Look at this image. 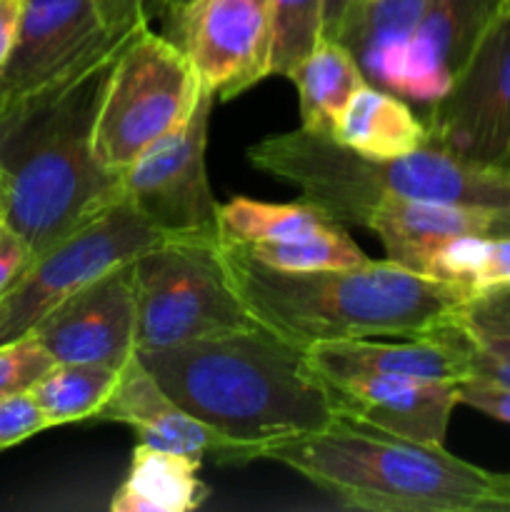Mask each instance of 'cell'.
<instances>
[{
    "instance_id": "603a6c76",
    "label": "cell",
    "mask_w": 510,
    "mask_h": 512,
    "mask_svg": "<svg viewBox=\"0 0 510 512\" xmlns=\"http://www.w3.org/2000/svg\"><path fill=\"white\" fill-rule=\"evenodd\" d=\"M335 220L310 200L298 203H260L250 198H233L220 205L218 233L223 243L253 245L270 240L300 238L330 228Z\"/></svg>"
},
{
    "instance_id": "4316f807",
    "label": "cell",
    "mask_w": 510,
    "mask_h": 512,
    "mask_svg": "<svg viewBox=\"0 0 510 512\" xmlns=\"http://www.w3.org/2000/svg\"><path fill=\"white\" fill-rule=\"evenodd\" d=\"M450 323L473 348L510 360V283L468 295L450 313Z\"/></svg>"
},
{
    "instance_id": "484cf974",
    "label": "cell",
    "mask_w": 510,
    "mask_h": 512,
    "mask_svg": "<svg viewBox=\"0 0 510 512\" xmlns=\"http://www.w3.org/2000/svg\"><path fill=\"white\" fill-rule=\"evenodd\" d=\"M433 3L435 0H355L338 33V43L360 63L370 50L403 40Z\"/></svg>"
},
{
    "instance_id": "6da1fadb",
    "label": "cell",
    "mask_w": 510,
    "mask_h": 512,
    "mask_svg": "<svg viewBox=\"0 0 510 512\" xmlns=\"http://www.w3.org/2000/svg\"><path fill=\"white\" fill-rule=\"evenodd\" d=\"M160 388L225 445L228 463L325 428L338 415L333 390L308 353L265 328L140 350Z\"/></svg>"
},
{
    "instance_id": "7c38bea8",
    "label": "cell",
    "mask_w": 510,
    "mask_h": 512,
    "mask_svg": "<svg viewBox=\"0 0 510 512\" xmlns=\"http://www.w3.org/2000/svg\"><path fill=\"white\" fill-rule=\"evenodd\" d=\"M503 5L505 0H435L403 40L370 50L360 68L390 93L435 103L458 78Z\"/></svg>"
},
{
    "instance_id": "836d02e7",
    "label": "cell",
    "mask_w": 510,
    "mask_h": 512,
    "mask_svg": "<svg viewBox=\"0 0 510 512\" xmlns=\"http://www.w3.org/2000/svg\"><path fill=\"white\" fill-rule=\"evenodd\" d=\"M25 0H0V70L10 60L23 23Z\"/></svg>"
},
{
    "instance_id": "8fae6325",
    "label": "cell",
    "mask_w": 510,
    "mask_h": 512,
    "mask_svg": "<svg viewBox=\"0 0 510 512\" xmlns=\"http://www.w3.org/2000/svg\"><path fill=\"white\" fill-rule=\"evenodd\" d=\"M215 95L203 88L188 123L123 170V198L168 238H220L205 168Z\"/></svg>"
},
{
    "instance_id": "cb8c5ba5",
    "label": "cell",
    "mask_w": 510,
    "mask_h": 512,
    "mask_svg": "<svg viewBox=\"0 0 510 512\" xmlns=\"http://www.w3.org/2000/svg\"><path fill=\"white\" fill-rule=\"evenodd\" d=\"M123 370L98 363H55L30 395L48 418L50 428L75 420L95 418L105 400L113 395Z\"/></svg>"
},
{
    "instance_id": "d4e9b609",
    "label": "cell",
    "mask_w": 510,
    "mask_h": 512,
    "mask_svg": "<svg viewBox=\"0 0 510 512\" xmlns=\"http://www.w3.org/2000/svg\"><path fill=\"white\" fill-rule=\"evenodd\" d=\"M238 248H243L258 263L275 270H288V273L355 268V265H363L370 260L340 223L318 230V233L300 235V238L238 245Z\"/></svg>"
},
{
    "instance_id": "4fadbf2b",
    "label": "cell",
    "mask_w": 510,
    "mask_h": 512,
    "mask_svg": "<svg viewBox=\"0 0 510 512\" xmlns=\"http://www.w3.org/2000/svg\"><path fill=\"white\" fill-rule=\"evenodd\" d=\"M215 100H233L270 75L273 0H193L165 23Z\"/></svg>"
},
{
    "instance_id": "5bb4252c",
    "label": "cell",
    "mask_w": 510,
    "mask_h": 512,
    "mask_svg": "<svg viewBox=\"0 0 510 512\" xmlns=\"http://www.w3.org/2000/svg\"><path fill=\"white\" fill-rule=\"evenodd\" d=\"M133 263L103 275L55 305L30 333L55 363H98L123 370L135 358Z\"/></svg>"
},
{
    "instance_id": "277c9868",
    "label": "cell",
    "mask_w": 510,
    "mask_h": 512,
    "mask_svg": "<svg viewBox=\"0 0 510 512\" xmlns=\"http://www.w3.org/2000/svg\"><path fill=\"white\" fill-rule=\"evenodd\" d=\"M303 475L343 508L370 512H495L500 473L335 415L325 428L260 453Z\"/></svg>"
},
{
    "instance_id": "f1b7e54d",
    "label": "cell",
    "mask_w": 510,
    "mask_h": 512,
    "mask_svg": "<svg viewBox=\"0 0 510 512\" xmlns=\"http://www.w3.org/2000/svg\"><path fill=\"white\" fill-rule=\"evenodd\" d=\"M53 365L55 358L35 338V333L0 343V400L28 393Z\"/></svg>"
},
{
    "instance_id": "2e32d148",
    "label": "cell",
    "mask_w": 510,
    "mask_h": 512,
    "mask_svg": "<svg viewBox=\"0 0 510 512\" xmlns=\"http://www.w3.org/2000/svg\"><path fill=\"white\" fill-rule=\"evenodd\" d=\"M325 383L355 375H410L425 380H458L470 375V345L453 323L423 338L328 340L305 350Z\"/></svg>"
},
{
    "instance_id": "44dd1931",
    "label": "cell",
    "mask_w": 510,
    "mask_h": 512,
    "mask_svg": "<svg viewBox=\"0 0 510 512\" xmlns=\"http://www.w3.org/2000/svg\"><path fill=\"white\" fill-rule=\"evenodd\" d=\"M333 138L365 158H400L428 145V128L380 85L365 83L345 105Z\"/></svg>"
},
{
    "instance_id": "5b68a950",
    "label": "cell",
    "mask_w": 510,
    "mask_h": 512,
    "mask_svg": "<svg viewBox=\"0 0 510 512\" xmlns=\"http://www.w3.org/2000/svg\"><path fill=\"white\" fill-rule=\"evenodd\" d=\"M248 160L295 185L340 225H365L373 205L388 195L510 213L508 173L480 168L433 145L400 158H365L300 125L250 145Z\"/></svg>"
},
{
    "instance_id": "ffe728a7",
    "label": "cell",
    "mask_w": 510,
    "mask_h": 512,
    "mask_svg": "<svg viewBox=\"0 0 510 512\" xmlns=\"http://www.w3.org/2000/svg\"><path fill=\"white\" fill-rule=\"evenodd\" d=\"M363 228L373 230L388 250L448 235H510V213L388 195L373 205Z\"/></svg>"
},
{
    "instance_id": "9c48e42d",
    "label": "cell",
    "mask_w": 510,
    "mask_h": 512,
    "mask_svg": "<svg viewBox=\"0 0 510 512\" xmlns=\"http://www.w3.org/2000/svg\"><path fill=\"white\" fill-rule=\"evenodd\" d=\"M423 123L433 148L510 175V0Z\"/></svg>"
},
{
    "instance_id": "ac0fdd59",
    "label": "cell",
    "mask_w": 510,
    "mask_h": 512,
    "mask_svg": "<svg viewBox=\"0 0 510 512\" xmlns=\"http://www.w3.org/2000/svg\"><path fill=\"white\" fill-rule=\"evenodd\" d=\"M403 268L473 295L510 283V235H448L385 250Z\"/></svg>"
},
{
    "instance_id": "74e56055",
    "label": "cell",
    "mask_w": 510,
    "mask_h": 512,
    "mask_svg": "<svg viewBox=\"0 0 510 512\" xmlns=\"http://www.w3.org/2000/svg\"><path fill=\"white\" fill-rule=\"evenodd\" d=\"M495 512H510V473H500V490Z\"/></svg>"
},
{
    "instance_id": "8d00e7d4",
    "label": "cell",
    "mask_w": 510,
    "mask_h": 512,
    "mask_svg": "<svg viewBox=\"0 0 510 512\" xmlns=\"http://www.w3.org/2000/svg\"><path fill=\"white\" fill-rule=\"evenodd\" d=\"M190 3H193V0H158V10H155V15H160L165 23H170V20H173L180 10L188 8Z\"/></svg>"
},
{
    "instance_id": "7a4b0ae2",
    "label": "cell",
    "mask_w": 510,
    "mask_h": 512,
    "mask_svg": "<svg viewBox=\"0 0 510 512\" xmlns=\"http://www.w3.org/2000/svg\"><path fill=\"white\" fill-rule=\"evenodd\" d=\"M220 258L255 323L303 350L328 340L423 338L468 298L463 288L423 278L390 258L288 273L223 240Z\"/></svg>"
},
{
    "instance_id": "d590c367",
    "label": "cell",
    "mask_w": 510,
    "mask_h": 512,
    "mask_svg": "<svg viewBox=\"0 0 510 512\" xmlns=\"http://www.w3.org/2000/svg\"><path fill=\"white\" fill-rule=\"evenodd\" d=\"M353 5L355 0H323V38L320 40H338L340 28Z\"/></svg>"
},
{
    "instance_id": "f35d334b",
    "label": "cell",
    "mask_w": 510,
    "mask_h": 512,
    "mask_svg": "<svg viewBox=\"0 0 510 512\" xmlns=\"http://www.w3.org/2000/svg\"><path fill=\"white\" fill-rule=\"evenodd\" d=\"M8 200H10V178L5 173V168L0 165V223H5V215H8Z\"/></svg>"
},
{
    "instance_id": "f546056e",
    "label": "cell",
    "mask_w": 510,
    "mask_h": 512,
    "mask_svg": "<svg viewBox=\"0 0 510 512\" xmlns=\"http://www.w3.org/2000/svg\"><path fill=\"white\" fill-rule=\"evenodd\" d=\"M48 428V418L35 403L30 390L0 400V450L13 448V445L23 443V440L33 438Z\"/></svg>"
},
{
    "instance_id": "4dcf8cb0",
    "label": "cell",
    "mask_w": 510,
    "mask_h": 512,
    "mask_svg": "<svg viewBox=\"0 0 510 512\" xmlns=\"http://www.w3.org/2000/svg\"><path fill=\"white\" fill-rule=\"evenodd\" d=\"M458 400L460 405H468L488 418L510 425V385L470 375L458 380Z\"/></svg>"
},
{
    "instance_id": "3957f363",
    "label": "cell",
    "mask_w": 510,
    "mask_h": 512,
    "mask_svg": "<svg viewBox=\"0 0 510 512\" xmlns=\"http://www.w3.org/2000/svg\"><path fill=\"white\" fill-rule=\"evenodd\" d=\"M123 40L68 85L0 118V165L10 178L5 223L35 258L123 200V173L103 168L93 148L95 115Z\"/></svg>"
},
{
    "instance_id": "e0dca14e",
    "label": "cell",
    "mask_w": 510,
    "mask_h": 512,
    "mask_svg": "<svg viewBox=\"0 0 510 512\" xmlns=\"http://www.w3.org/2000/svg\"><path fill=\"white\" fill-rule=\"evenodd\" d=\"M95 420L128 425L135 430L140 443L155 448L193 455L198 460L213 458L215 463H228V445L208 425L185 413L143 368L138 355L123 368L113 395L105 400Z\"/></svg>"
},
{
    "instance_id": "7402d4cb",
    "label": "cell",
    "mask_w": 510,
    "mask_h": 512,
    "mask_svg": "<svg viewBox=\"0 0 510 512\" xmlns=\"http://www.w3.org/2000/svg\"><path fill=\"white\" fill-rule=\"evenodd\" d=\"M298 88L300 123L333 138L335 125L355 90L370 83L358 58L338 40H320L288 75Z\"/></svg>"
},
{
    "instance_id": "ba28073f",
    "label": "cell",
    "mask_w": 510,
    "mask_h": 512,
    "mask_svg": "<svg viewBox=\"0 0 510 512\" xmlns=\"http://www.w3.org/2000/svg\"><path fill=\"white\" fill-rule=\"evenodd\" d=\"M163 240L168 235L150 225L128 200L115 203L33 260L0 305V343L30 333L68 295L133 263Z\"/></svg>"
},
{
    "instance_id": "8992f818",
    "label": "cell",
    "mask_w": 510,
    "mask_h": 512,
    "mask_svg": "<svg viewBox=\"0 0 510 512\" xmlns=\"http://www.w3.org/2000/svg\"><path fill=\"white\" fill-rule=\"evenodd\" d=\"M203 95L188 55L168 35L140 20L113 60L93 125V148L100 165L113 173L143 158L178 133Z\"/></svg>"
},
{
    "instance_id": "ab89813d",
    "label": "cell",
    "mask_w": 510,
    "mask_h": 512,
    "mask_svg": "<svg viewBox=\"0 0 510 512\" xmlns=\"http://www.w3.org/2000/svg\"><path fill=\"white\" fill-rule=\"evenodd\" d=\"M0 225H3V223H0Z\"/></svg>"
},
{
    "instance_id": "e575fe53",
    "label": "cell",
    "mask_w": 510,
    "mask_h": 512,
    "mask_svg": "<svg viewBox=\"0 0 510 512\" xmlns=\"http://www.w3.org/2000/svg\"><path fill=\"white\" fill-rule=\"evenodd\" d=\"M470 375H478V378H488V380H495V383L510 385V360L493 358V355L483 353V350L470 345Z\"/></svg>"
},
{
    "instance_id": "52a82bcc",
    "label": "cell",
    "mask_w": 510,
    "mask_h": 512,
    "mask_svg": "<svg viewBox=\"0 0 510 512\" xmlns=\"http://www.w3.org/2000/svg\"><path fill=\"white\" fill-rule=\"evenodd\" d=\"M135 353L258 328L220 258V238H168L133 260Z\"/></svg>"
},
{
    "instance_id": "30bf717a",
    "label": "cell",
    "mask_w": 510,
    "mask_h": 512,
    "mask_svg": "<svg viewBox=\"0 0 510 512\" xmlns=\"http://www.w3.org/2000/svg\"><path fill=\"white\" fill-rule=\"evenodd\" d=\"M133 28H115L98 0H25L18 43L0 70V118L68 85Z\"/></svg>"
},
{
    "instance_id": "1f68e13d",
    "label": "cell",
    "mask_w": 510,
    "mask_h": 512,
    "mask_svg": "<svg viewBox=\"0 0 510 512\" xmlns=\"http://www.w3.org/2000/svg\"><path fill=\"white\" fill-rule=\"evenodd\" d=\"M35 255L30 250L28 240L10 228L8 223L0 225V305L13 293L28 268L33 265Z\"/></svg>"
},
{
    "instance_id": "83f0119b",
    "label": "cell",
    "mask_w": 510,
    "mask_h": 512,
    "mask_svg": "<svg viewBox=\"0 0 510 512\" xmlns=\"http://www.w3.org/2000/svg\"><path fill=\"white\" fill-rule=\"evenodd\" d=\"M323 38V0H273L270 75L288 78Z\"/></svg>"
},
{
    "instance_id": "9a60e30c",
    "label": "cell",
    "mask_w": 510,
    "mask_h": 512,
    "mask_svg": "<svg viewBox=\"0 0 510 512\" xmlns=\"http://www.w3.org/2000/svg\"><path fill=\"white\" fill-rule=\"evenodd\" d=\"M328 385L340 415L428 445H445L450 415L460 405L458 383L448 380L355 375Z\"/></svg>"
},
{
    "instance_id": "d6986e66",
    "label": "cell",
    "mask_w": 510,
    "mask_h": 512,
    "mask_svg": "<svg viewBox=\"0 0 510 512\" xmlns=\"http://www.w3.org/2000/svg\"><path fill=\"white\" fill-rule=\"evenodd\" d=\"M200 460L175 450L138 443L130 468L110 500L113 512H190L208 498L198 478Z\"/></svg>"
},
{
    "instance_id": "d6a6232c",
    "label": "cell",
    "mask_w": 510,
    "mask_h": 512,
    "mask_svg": "<svg viewBox=\"0 0 510 512\" xmlns=\"http://www.w3.org/2000/svg\"><path fill=\"white\" fill-rule=\"evenodd\" d=\"M100 10L115 28H133L140 20H153L158 0H98Z\"/></svg>"
}]
</instances>
